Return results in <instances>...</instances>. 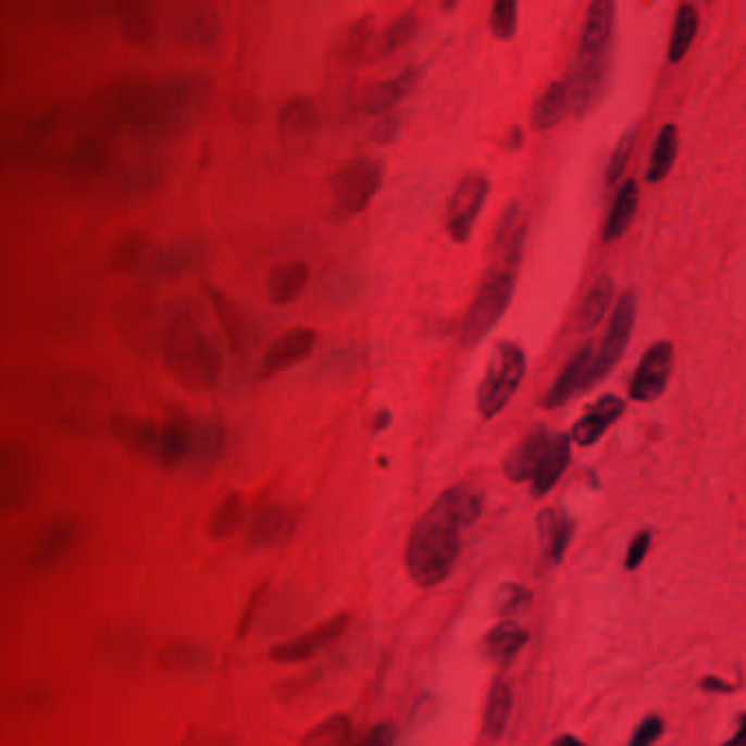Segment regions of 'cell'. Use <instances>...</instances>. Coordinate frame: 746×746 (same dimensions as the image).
I'll use <instances>...</instances> for the list:
<instances>
[{
  "mask_svg": "<svg viewBox=\"0 0 746 746\" xmlns=\"http://www.w3.org/2000/svg\"><path fill=\"white\" fill-rule=\"evenodd\" d=\"M485 494L472 483H459L442 496L413 524L407 539V572L418 587H437L455 570L463 533L481 518Z\"/></svg>",
  "mask_w": 746,
  "mask_h": 746,
  "instance_id": "cell-1",
  "label": "cell"
},
{
  "mask_svg": "<svg viewBox=\"0 0 746 746\" xmlns=\"http://www.w3.org/2000/svg\"><path fill=\"white\" fill-rule=\"evenodd\" d=\"M613 40L616 0H592L574 64L565 75L574 116H585L600 103L609 82Z\"/></svg>",
  "mask_w": 746,
  "mask_h": 746,
  "instance_id": "cell-2",
  "label": "cell"
},
{
  "mask_svg": "<svg viewBox=\"0 0 746 746\" xmlns=\"http://www.w3.org/2000/svg\"><path fill=\"white\" fill-rule=\"evenodd\" d=\"M518 269L520 264L515 262L489 258L476 295L461 321L459 345L463 349H474L476 345H481L487 338V334L498 325V321L502 319L513 299Z\"/></svg>",
  "mask_w": 746,
  "mask_h": 746,
  "instance_id": "cell-3",
  "label": "cell"
},
{
  "mask_svg": "<svg viewBox=\"0 0 746 746\" xmlns=\"http://www.w3.org/2000/svg\"><path fill=\"white\" fill-rule=\"evenodd\" d=\"M526 373V353L513 340L496 343L485 376L476 389V411L483 420H494L518 394Z\"/></svg>",
  "mask_w": 746,
  "mask_h": 746,
  "instance_id": "cell-4",
  "label": "cell"
},
{
  "mask_svg": "<svg viewBox=\"0 0 746 746\" xmlns=\"http://www.w3.org/2000/svg\"><path fill=\"white\" fill-rule=\"evenodd\" d=\"M385 169L378 160L356 158L343 164L332 182V192L343 214H360L383 186Z\"/></svg>",
  "mask_w": 746,
  "mask_h": 746,
  "instance_id": "cell-5",
  "label": "cell"
},
{
  "mask_svg": "<svg viewBox=\"0 0 746 746\" xmlns=\"http://www.w3.org/2000/svg\"><path fill=\"white\" fill-rule=\"evenodd\" d=\"M489 190L492 182L483 173H470L457 182L444 212L446 232L455 243L461 245L470 240L474 225L489 197Z\"/></svg>",
  "mask_w": 746,
  "mask_h": 746,
  "instance_id": "cell-6",
  "label": "cell"
},
{
  "mask_svg": "<svg viewBox=\"0 0 746 746\" xmlns=\"http://www.w3.org/2000/svg\"><path fill=\"white\" fill-rule=\"evenodd\" d=\"M635 312H637V299H635V293L629 290L616 303V310L609 319V327L602 336V343L598 349H594L589 378H587V391L594 389L598 383H602L611 373V369L620 362V358L629 345L633 325H635Z\"/></svg>",
  "mask_w": 746,
  "mask_h": 746,
  "instance_id": "cell-7",
  "label": "cell"
},
{
  "mask_svg": "<svg viewBox=\"0 0 746 746\" xmlns=\"http://www.w3.org/2000/svg\"><path fill=\"white\" fill-rule=\"evenodd\" d=\"M672 364H674V345L670 340L652 343L642 356L633 373L631 385H629V396L635 402L657 400L668 387Z\"/></svg>",
  "mask_w": 746,
  "mask_h": 746,
  "instance_id": "cell-8",
  "label": "cell"
},
{
  "mask_svg": "<svg viewBox=\"0 0 746 746\" xmlns=\"http://www.w3.org/2000/svg\"><path fill=\"white\" fill-rule=\"evenodd\" d=\"M349 626V616L347 613H336L323 622H319L314 629L277 644L269 655L273 661L279 663H297L303 661L312 655H316L319 650L327 648L334 639H338Z\"/></svg>",
  "mask_w": 746,
  "mask_h": 746,
  "instance_id": "cell-9",
  "label": "cell"
},
{
  "mask_svg": "<svg viewBox=\"0 0 746 746\" xmlns=\"http://www.w3.org/2000/svg\"><path fill=\"white\" fill-rule=\"evenodd\" d=\"M592 358H594V345L592 343H585L581 349H576L570 356V360L561 369L555 385L550 387V391L544 400L546 409H559V407L568 405L572 398H576L579 394L587 391Z\"/></svg>",
  "mask_w": 746,
  "mask_h": 746,
  "instance_id": "cell-10",
  "label": "cell"
},
{
  "mask_svg": "<svg viewBox=\"0 0 746 746\" xmlns=\"http://www.w3.org/2000/svg\"><path fill=\"white\" fill-rule=\"evenodd\" d=\"M316 343V332L310 327H293L275 338L262 358V373L275 376L286 369H293L310 356Z\"/></svg>",
  "mask_w": 746,
  "mask_h": 746,
  "instance_id": "cell-11",
  "label": "cell"
},
{
  "mask_svg": "<svg viewBox=\"0 0 746 746\" xmlns=\"http://www.w3.org/2000/svg\"><path fill=\"white\" fill-rule=\"evenodd\" d=\"M570 457H572V439L565 433H550L548 444L535 465V472L531 476V489L537 498L546 496L548 492H552L557 487V483L561 481L563 472L570 465Z\"/></svg>",
  "mask_w": 746,
  "mask_h": 746,
  "instance_id": "cell-12",
  "label": "cell"
},
{
  "mask_svg": "<svg viewBox=\"0 0 746 746\" xmlns=\"http://www.w3.org/2000/svg\"><path fill=\"white\" fill-rule=\"evenodd\" d=\"M622 413H624V402L620 398L602 396L572 426L570 439L583 448H589L605 437V433L622 418Z\"/></svg>",
  "mask_w": 746,
  "mask_h": 746,
  "instance_id": "cell-13",
  "label": "cell"
},
{
  "mask_svg": "<svg viewBox=\"0 0 746 746\" xmlns=\"http://www.w3.org/2000/svg\"><path fill=\"white\" fill-rule=\"evenodd\" d=\"M572 114V95L570 86L563 79L552 82L531 108V125L535 132H550Z\"/></svg>",
  "mask_w": 746,
  "mask_h": 746,
  "instance_id": "cell-14",
  "label": "cell"
},
{
  "mask_svg": "<svg viewBox=\"0 0 746 746\" xmlns=\"http://www.w3.org/2000/svg\"><path fill=\"white\" fill-rule=\"evenodd\" d=\"M548 437H550V431L544 426H537L507 455L502 470L511 483L531 481L535 465H537V461H539V457L548 444Z\"/></svg>",
  "mask_w": 746,
  "mask_h": 746,
  "instance_id": "cell-15",
  "label": "cell"
},
{
  "mask_svg": "<svg viewBox=\"0 0 746 746\" xmlns=\"http://www.w3.org/2000/svg\"><path fill=\"white\" fill-rule=\"evenodd\" d=\"M422 71L418 66H409L396 77L378 84V88H373L369 99H366V112L373 116H383L394 112L420 84Z\"/></svg>",
  "mask_w": 746,
  "mask_h": 746,
  "instance_id": "cell-16",
  "label": "cell"
},
{
  "mask_svg": "<svg viewBox=\"0 0 746 746\" xmlns=\"http://www.w3.org/2000/svg\"><path fill=\"white\" fill-rule=\"evenodd\" d=\"M310 279V269L301 260H286L273 266L269 275V299L275 306L293 303L301 297Z\"/></svg>",
  "mask_w": 746,
  "mask_h": 746,
  "instance_id": "cell-17",
  "label": "cell"
},
{
  "mask_svg": "<svg viewBox=\"0 0 746 746\" xmlns=\"http://www.w3.org/2000/svg\"><path fill=\"white\" fill-rule=\"evenodd\" d=\"M529 633L513 620H502L483 637V652L498 666H509L526 646Z\"/></svg>",
  "mask_w": 746,
  "mask_h": 746,
  "instance_id": "cell-18",
  "label": "cell"
},
{
  "mask_svg": "<svg viewBox=\"0 0 746 746\" xmlns=\"http://www.w3.org/2000/svg\"><path fill=\"white\" fill-rule=\"evenodd\" d=\"M537 529L544 552L552 563H559L568 552V546L574 535L572 518L559 509H544L537 518Z\"/></svg>",
  "mask_w": 746,
  "mask_h": 746,
  "instance_id": "cell-19",
  "label": "cell"
},
{
  "mask_svg": "<svg viewBox=\"0 0 746 746\" xmlns=\"http://www.w3.org/2000/svg\"><path fill=\"white\" fill-rule=\"evenodd\" d=\"M637 203H639V186L635 179H626L616 199H613V206L609 210V219H607V225H605V240H616L620 238L629 225L633 223V216L637 212Z\"/></svg>",
  "mask_w": 746,
  "mask_h": 746,
  "instance_id": "cell-20",
  "label": "cell"
},
{
  "mask_svg": "<svg viewBox=\"0 0 746 746\" xmlns=\"http://www.w3.org/2000/svg\"><path fill=\"white\" fill-rule=\"evenodd\" d=\"M513 707V694L509 683L505 681H494L489 692H487V700H485V709H483V733L489 737H498L509 720Z\"/></svg>",
  "mask_w": 746,
  "mask_h": 746,
  "instance_id": "cell-21",
  "label": "cell"
},
{
  "mask_svg": "<svg viewBox=\"0 0 746 746\" xmlns=\"http://www.w3.org/2000/svg\"><path fill=\"white\" fill-rule=\"evenodd\" d=\"M611 299H613V279L609 275H602L594 282V286L585 295V301L579 314V327L583 332L596 327L605 319Z\"/></svg>",
  "mask_w": 746,
  "mask_h": 746,
  "instance_id": "cell-22",
  "label": "cell"
},
{
  "mask_svg": "<svg viewBox=\"0 0 746 746\" xmlns=\"http://www.w3.org/2000/svg\"><path fill=\"white\" fill-rule=\"evenodd\" d=\"M676 147H679V132L674 125H663L661 132L657 134V140H655V147H652V156H650V164H648V173H646V179L650 184H657L661 182L674 160H676Z\"/></svg>",
  "mask_w": 746,
  "mask_h": 746,
  "instance_id": "cell-23",
  "label": "cell"
},
{
  "mask_svg": "<svg viewBox=\"0 0 746 746\" xmlns=\"http://www.w3.org/2000/svg\"><path fill=\"white\" fill-rule=\"evenodd\" d=\"M351 720L345 713H332L312 726L299 746H349Z\"/></svg>",
  "mask_w": 746,
  "mask_h": 746,
  "instance_id": "cell-24",
  "label": "cell"
},
{
  "mask_svg": "<svg viewBox=\"0 0 746 746\" xmlns=\"http://www.w3.org/2000/svg\"><path fill=\"white\" fill-rule=\"evenodd\" d=\"M290 529V513L284 507H269L251 524V542L256 546H266L284 539Z\"/></svg>",
  "mask_w": 746,
  "mask_h": 746,
  "instance_id": "cell-25",
  "label": "cell"
},
{
  "mask_svg": "<svg viewBox=\"0 0 746 746\" xmlns=\"http://www.w3.org/2000/svg\"><path fill=\"white\" fill-rule=\"evenodd\" d=\"M696 32H698V14L692 5H683L676 14L672 38H670V49H668L670 64H679L687 55L696 38Z\"/></svg>",
  "mask_w": 746,
  "mask_h": 746,
  "instance_id": "cell-26",
  "label": "cell"
},
{
  "mask_svg": "<svg viewBox=\"0 0 746 746\" xmlns=\"http://www.w3.org/2000/svg\"><path fill=\"white\" fill-rule=\"evenodd\" d=\"M520 0H494L489 12V32L496 40H511L518 32Z\"/></svg>",
  "mask_w": 746,
  "mask_h": 746,
  "instance_id": "cell-27",
  "label": "cell"
},
{
  "mask_svg": "<svg viewBox=\"0 0 746 746\" xmlns=\"http://www.w3.org/2000/svg\"><path fill=\"white\" fill-rule=\"evenodd\" d=\"M533 602V592L520 583H505L496 594V611L500 618L511 620Z\"/></svg>",
  "mask_w": 746,
  "mask_h": 746,
  "instance_id": "cell-28",
  "label": "cell"
},
{
  "mask_svg": "<svg viewBox=\"0 0 746 746\" xmlns=\"http://www.w3.org/2000/svg\"><path fill=\"white\" fill-rule=\"evenodd\" d=\"M418 29H420L418 14L415 12L402 14L385 32V36H383V51L385 53H398L400 49H405L418 36Z\"/></svg>",
  "mask_w": 746,
  "mask_h": 746,
  "instance_id": "cell-29",
  "label": "cell"
},
{
  "mask_svg": "<svg viewBox=\"0 0 746 746\" xmlns=\"http://www.w3.org/2000/svg\"><path fill=\"white\" fill-rule=\"evenodd\" d=\"M240 518H243V498L240 494H229L221 507L214 511V518H212V524H210V531L214 537H227L229 533L236 531V526L240 524Z\"/></svg>",
  "mask_w": 746,
  "mask_h": 746,
  "instance_id": "cell-30",
  "label": "cell"
},
{
  "mask_svg": "<svg viewBox=\"0 0 746 746\" xmlns=\"http://www.w3.org/2000/svg\"><path fill=\"white\" fill-rule=\"evenodd\" d=\"M279 125L288 134H303L314 125V108L310 101L293 99L279 114Z\"/></svg>",
  "mask_w": 746,
  "mask_h": 746,
  "instance_id": "cell-31",
  "label": "cell"
},
{
  "mask_svg": "<svg viewBox=\"0 0 746 746\" xmlns=\"http://www.w3.org/2000/svg\"><path fill=\"white\" fill-rule=\"evenodd\" d=\"M633 142H635V129H629L620 142L616 145L611 158H609V166H607V184H616L622 179L624 175V169H626V162L631 158V151H633Z\"/></svg>",
  "mask_w": 746,
  "mask_h": 746,
  "instance_id": "cell-32",
  "label": "cell"
},
{
  "mask_svg": "<svg viewBox=\"0 0 746 746\" xmlns=\"http://www.w3.org/2000/svg\"><path fill=\"white\" fill-rule=\"evenodd\" d=\"M661 731H663V720L659 716H648L633 731L629 746H652L659 739Z\"/></svg>",
  "mask_w": 746,
  "mask_h": 746,
  "instance_id": "cell-33",
  "label": "cell"
},
{
  "mask_svg": "<svg viewBox=\"0 0 746 746\" xmlns=\"http://www.w3.org/2000/svg\"><path fill=\"white\" fill-rule=\"evenodd\" d=\"M396 742V731L391 724L381 722L376 726H371L353 746H394Z\"/></svg>",
  "mask_w": 746,
  "mask_h": 746,
  "instance_id": "cell-34",
  "label": "cell"
},
{
  "mask_svg": "<svg viewBox=\"0 0 746 746\" xmlns=\"http://www.w3.org/2000/svg\"><path fill=\"white\" fill-rule=\"evenodd\" d=\"M648 548H650V531H639L626 552V561H624L626 570H635L648 555Z\"/></svg>",
  "mask_w": 746,
  "mask_h": 746,
  "instance_id": "cell-35",
  "label": "cell"
},
{
  "mask_svg": "<svg viewBox=\"0 0 746 746\" xmlns=\"http://www.w3.org/2000/svg\"><path fill=\"white\" fill-rule=\"evenodd\" d=\"M398 132H400V116L389 112V114H383L381 121H376V127H373V138H376V142H391L396 140Z\"/></svg>",
  "mask_w": 746,
  "mask_h": 746,
  "instance_id": "cell-36",
  "label": "cell"
},
{
  "mask_svg": "<svg viewBox=\"0 0 746 746\" xmlns=\"http://www.w3.org/2000/svg\"><path fill=\"white\" fill-rule=\"evenodd\" d=\"M724 746H746V713H744V718H742V722H739L737 733H735L733 739H729Z\"/></svg>",
  "mask_w": 746,
  "mask_h": 746,
  "instance_id": "cell-37",
  "label": "cell"
},
{
  "mask_svg": "<svg viewBox=\"0 0 746 746\" xmlns=\"http://www.w3.org/2000/svg\"><path fill=\"white\" fill-rule=\"evenodd\" d=\"M552 746H587V744L581 742V739L574 737V735H561V737H557V739L552 742Z\"/></svg>",
  "mask_w": 746,
  "mask_h": 746,
  "instance_id": "cell-38",
  "label": "cell"
},
{
  "mask_svg": "<svg viewBox=\"0 0 746 746\" xmlns=\"http://www.w3.org/2000/svg\"><path fill=\"white\" fill-rule=\"evenodd\" d=\"M703 687H711V689H729V685H722V683H718V681H713V679L705 681V683H703Z\"/></svg>",
  "mask_w": 746,
  "mask_h": 746,
  "instance_id": "cell-39",
  "label": "cell"
},
{
  "mask_svg": "<svg viewBox=\"0 0 746 746\" xmlns=\"http://www.w3.org/2000/svg\"><path fill=\"white\" fill-rule=\"evenodd\" d=\"M457 5H459V0H444V10L446 12H452Z\"/></svg>",
  "mask_w": 746,
  "mask_h": 746,
  "instance_id": "cell-40",
  "label": "cell"
}]
</instances>
